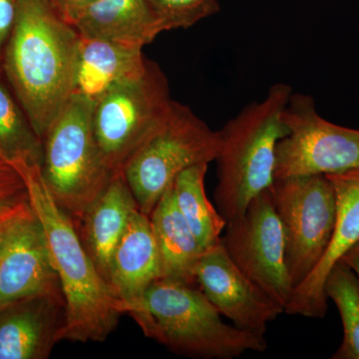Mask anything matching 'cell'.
Masks as SVG:
<instances>
[{"label":"cell","instance_id":"cell-1","mask_svg":"<svg viewBox=\"0 0 359 359\" xmlns=\"http://www.w3.org/2000/svg\"><path fill=\"white\" fill-rule=\"evenodd\" d=\"M80 43L51 0H16L1 72L41 140L74 94Z\"/></svg>","mask_w":359,"mask_h":359},{"label":"cell","instance_id":"cell-2","mask_svg":"<svg viewBox=\"0 0 359 359\" xmlns=\"http://www.w3.org/2000/svg\"><path fill=\"white\" fill-rule=\"evenodd\" d=\"M25 179L28 198L43 229L52 266L65 301L59 341L102 342L117 327L119 301L87 254L74 222L49 192L39 164H13Z\"/></svg>","mask_w":359,"mask_h":359},{"label":"cell","instance_id":"cell-3","mask_svg":"<svg viewBox=\"0 0 359 359\" xmlns=\"http://www.w3.org/2000/svg\"><path fill=\"white\" fill-rule=\"evenodd\" d=\"M148 339L182 356L233 359L248 351L264 353V335L245 332L222 320V314L197 285L160 278L139 299L119 302Z\"/></svg>","mask_w":359,"mask_h":359},{"label":"cell","instance_id":"cell-4","mask_svg":"<svg viewBox=\"0 0 359 359\" xmlns=\"http://www.w3.org/2000/svg\"><path fill=\"white\" fill-rule=\"evenodd\" d=\"M292 94L289 85L275 84L264 100L245 106L219 130L214 196L226 223L241 218L250 201L275 182L276 146L289 134L283 113Z\"/></svg>","mask_w":359,"mask_h":359},{"label":"cell","instance_id":"cell-5","mask_svg":"<svg viewBox=\"0 0 359 359\" xmlns=\"http://www.w3.org/2000/svg\"><path fill=\"white\" fill-rule=\"evenodd\" d=\"M94 102L73 94L42 138L41 170L52 197L75 226L112 178L92 124Z\"/></svg>","mask_w":359,"mask_h":359},{"label":"cell","instance_id":"cell-6","mask_svg":"<svg viewBox=\"0 0 359 359\" xmlns=\"http://www.w3.org/2000/svg\"><path fill=\"white\" fill-rule=\"evenodd\" d=\"M221 145V132L173 101L121 170L140 211L150 216L176 177L188 168L216 161Z\"/></svg>","mask_w":359,"mask_h":359},{"label":"cell","instance_id":"cell-7","mask_svg":"<svg viewBox=\"0 0 359 359\" xmlns=\"http://www.w3.org/2000/svg\"><path fill=\"white\" fill-rule=\"evenodd\" d=\"M169 84L148 60L140 74L116 85L94 102L92 124L104 162L113 173L123 166L171 108Z\"/></svg>","mask_w":359,"mask_h":359},{"label":"cell","instance_id":"cell-8","mask_svg":"<svg viewBox=\"0 0 359 359\" xmlns=\"http://www.w3.org/2000/svg\"><path fill=\"white\" fill-rule=\"evenodd\" d=\"M269 191L282 222L294 290L313 273L332 241L337 222L334 187L327 175H311L275 180Z\"/></svg>","mask_w":359,"mask_h":359},{"label":"cell","instance_id":"cell-9","mask_svg":"<svg viewBox=\"0 0 359 359\" xmlns=\"http://www.w3.org/2000/svg\"><path fill=\"white\" fill-rule=\"evenodd\" d=\"M283 118L289 134L276 146L275 180L359 168V130L321 117L313 97L292 94Z\"/></svg>","mask_w":359,"mask_h":359},{"label":"cell","instance_id":"cell-10","mask_svg":"<svg viewBox=\"0 0 359 359\" xmlns=\"http://www.w3.org/2000/svg\"><path fill=\"white\" fill-rule=\"evenodd\" d=\"M221 244L245 276L285 311L294 287L285 233L269 188L250 201L241 218L226 223Z\"/></svg>","mask_w":359,"mask_h":359},{"label":"cell","instance_id":"cell-11","mask_svg":"<svg viewBox=\"0 0 359 359\" xmlns=\"http://www.w3.org/2000/svg\"><path fill=\"white\" fill-rule=\"evenodd\" d=\"M194 278L219 313L245 332L264 335L269 323L285 313L245 276L222 244L203 252Z\"/></svg>","mask_w":359,"mask_h":359},{"label":"cell","instance_id":"cell-12","mask_svg":"<svg viewBox=\"0 0 359 359\" xmlns=\"http://www.w3.org/2000/svg\"><path fill=\"white\" fill-rule=\"evenodd\" d=\"M65 323L62 292L0 304V359L48 358Z\"/></svg>","mask_w":359,"mask_h":359},{"label":"cell","instance_id":"cell-13","mask_svg":"<svg viewBox=\"0 0 359 359\" xmlns=\"http://www.w3.org/2000/svg\"><path fill=\"white\" fill-rule=\"evenodd\" d=\"M337 195V222L327 252L309 278L294 290L285 313L306 318H325L327 297L323 290L330 269L359 241V168L327 175Z\"/></svg>","mask_w":359,"mask_h":359},{"label":"cell","instance_id":"cell-14","mask_svg":"<svg viewBox=\"0 0 359 359\" xmlns=\"http://www.w3.org/2000/svg\"><path fill=\"white\" fill-rule=\"evenodd\" d=\"M62 292L35 214L16 224L0 250V304Z\"/></svg>","mask_w":359,"mask_h":359},{"label":"cell","instance_id":"cell-15","mask_svg":"<svg viewBox=\"0 0 359 359\" xmlns=\"http://www.w3.org/2000/svg\"><path fill=\"white\" fill-rule=\"evenodd\" d=\"M137 209L124 176L115 173L76 226L87 254L108 285L113 255Z\"/></svg>","mask_w":359,"mask_h":359},{"label":"cell","instance_id":"cell-16","mask_svg":"<svg viewBox=\"0 0 359 359\" xmlns=\"http://www.w3.org/2000/svg\"><path fill=\"white\" fill-rule=\"evenodd\" d=\"M65 18L82 39L140 48L164 32L147 0H97Z\"/></svg>","mask_w":359,"mask_h":359},{"label":"cell","instance_id":"cell-17","mask_svg":"<svg viewBox=\"0 0 359 359\" xmlns=\"http://www.w3.org/2000/svg\"><path fill=\"white\" fill-rule=\"evenodd\" d=\"M162 278V264L150 217L137 209L113 255L111 290L118 301L132 302Z\"/></svg>","mask_w":359,"mask_h":359},{"label":"cell","instance_id":"cell-18","mask_svg":"<svg viewBox=\"0 0 359 359\" xmlns=\"http://www.w3.org/2000/svg\"><path fill=\"white\" fill-rule=\"evenodd\" d=\"M148 60L140 47L81 37L74 94L95 102L112 87L140 74Z\"/></svg>","mask_w":359,"mask_h":359},{"label":"cell","instance_id":"cell-19","mask_svg":"<svg viewBox=\"0 0 359 359\" xmlns=\"http://www.w3.org/2000/svg\"><path fill=\"white\" fill-rule=\"evenodd\" d=\"M149 217L159 250L162 278L197 285L194 269L205 250L180 212L172 186Z\"/></svg>","mask_w":359,"mask_h":359},{"label":"cell","instance_id":"cell-20","mask_svg":"<svg viewBox=\"0 0 359 359\" xmlns=\"http://www.w3.org/2000/svg\"><path fill=\"white\" fill-rule=\"evenodd\" d=\"M209 164L195 165L176 177L172 190L180 212L205 250L221 244L226 222L208 199L205 177Z\"/></svg>","mask_w":359,"mask_h":359},{"label":"cell","instance_id":"cell-21","mask_svg":"<svg viewBox=\"0 0 359 359\" xmlns=\"http://www.w3.org/2000/svg\"><path fill=\"white\" fill-rule=\"evenodd\" d=\"M1 72V71H0ZM0 154L11 164L27 163L41 166V139L14 95L6 78L0 77Z\"/></svg>","mask_w":359,"mask_h":359},{"label":"cell","instance_id":"cell-22","mask_svg":"<svg viewBox=\"0 0 359 359\" xmlns=\"http://www.w3.org/2000/svg\"><path fill=\"white\" fill-rule=\"evenodd\" d=\"M325 297L339 309L344 339L334 359H359V278L342 261L332 266L323 285Z\"/></svg>","mask_w":359,"mask_h":359},{"label":"cell","instance_id":"cell-23","mask_svg":"<svg viewBox=\"0 0 359 359\" xmlns=\"http://www.w3.org/2000/svg\"><path fill=\"white\" fill-rule=\"evenodd\" d=\"M164 32L191 27L218 13V0H147Z\"/></svg>","mask_w":359,"mask_h":359},{"label":"cell","instance_id":"cell-24","mask_svg":"<svg viewBox=\"0 0 359 359\" xmlns=\"http://www.w3.org/2000/svg\"><path fill=\"white\" fill-rule=\"evenodd\" d=\"M25 200L28 193L22 175L0 154V211Z\"/></svg>","mask_w":359,"mask_h":359},{"label":"cell","instance_id":"cell-25","mask_svg":"<svg viewBox=\"0 0 359 359\" xmlns=\"http://www.w3.org/2000/svg\"><path fill=\"white\" fill-rule=\"evenodd\" d=\"M34 214L29 198L0 211V250L14 226Z\"/></svg>","mask_w":359,"mask_h":359},{"label":"cell","instance_id":"cell-26","mask_svg":"<svg viewBox=\"0 0 359 359\" xmlns=\"http://www.w3.org/2000/svg\"><path fill=\"white\" fill-rule=\"evenodd\" d=\"M16 18V0H0V71L4 49L13 29Z\"/></svg>","mask_w":359,"mask_h":359},{"label":"cell","instance_id":"cell-27","mask_svg":"<svg viewBox=\"0 0 359 359\" xmlns=\"http://www.w3.org/2000/svg\"><path fill=\"white\" fill-rule=\"evenodd\" d=\"M51 1L58 9L59 13L62 14L63 18H66L69 14L93 4L97 0H51Z\"/></svg>","mask_w":359,"mask_h":359},{"label":"cell","instance_id":"cell-28","mask_svg":"<svg viewBox=\"0 0 359 359\" xmlns=\"http://www.w3.org/2000/svg\"><path fill=\"white\" fill-rule=\"evenodd\" d=\"M349 266L359 278V241L353 247L347 250L344 257L339 259Z\"/></svg>","mask_w":359,"mask_h":359}]
</instances>
